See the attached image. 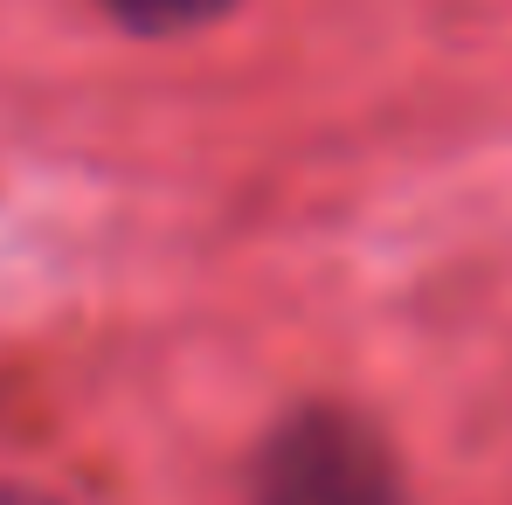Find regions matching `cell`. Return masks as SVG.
Listing matches in <instances>:
<instances>
[{
	"label": "cell",
	"mask_w": 512,
	"mask_h": 505,
	"mask_svg": "<svg viewBox=\"0 0 512 505\" xmlns=\"http://www.w3.org/2000/svg\"><path fill=\"white\" fill-rule=\"evenodd\" d=\"M256 505H409L388 436L353 409H298L256 464Z\"/></svg>",
	"instance_id": "1"
},
{
	"label": "cell",
	"mask_w": 512,
	"mask_h": 505,
	"mask_svg": "<svg viewBox=\"0 0 512 505\" xmlns=\"http://www.w3.org/2000/svg\"><path fill=\"white\" fill-rule=\"evenodd\" d=\"M125 28H153V35H167V28H194V21H215L229 0H104Z\"/></svg>",
	"instance_id": "2"
}]
</instances>
